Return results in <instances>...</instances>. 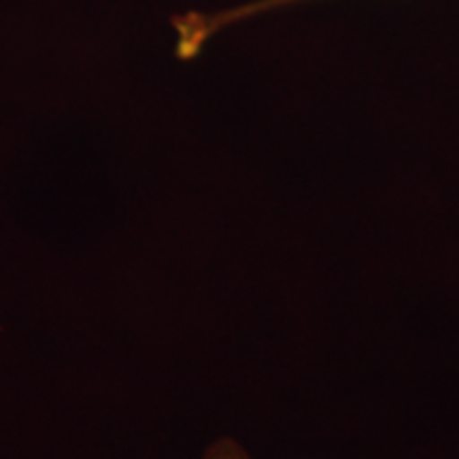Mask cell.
<instances>
[{
  "label": "cell",
  "mask_w": 459,
  "mask_h": 459,
  "mask_svg": "<svg viewBox=\"0 0 459 459\" xmlns=\"http://www.w3.org/2000/svg\"><path fill=\"white\" fill-rule=\"evenodd\" d=\"M307 3V0H257V3L243 4V7L221 11V13L213 15H198L189 13L183 17L172 20V26L177 30V56L181 60H189L204 48V43L209 41L213 34H217L221 28L230 24H237L247 17H255L266 13V11H274L281 7H291V4Z\"/></svg>",
  "instance_id": "cell-1"
},
{
  "label": "cell",
  "mask_w": 459,
  "mask_h": 459,
  "mask_svg": "<svg viewBox=\"0 0 459 459\" xmlns=\"http://www.w3.org/2000/svg\"><path fill=\"white\" fill-rule=\"evenodd\" d=\"M203 459H251L247 455L243 446L238 443H234V440H217L213 446H209V451L204 453Z\"/></svg>",
  "instance_id": "cell-2"
}]
</instances>
